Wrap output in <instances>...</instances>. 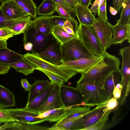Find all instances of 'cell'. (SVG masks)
<instances>
[{"mask_svg": "<svg viewBox=\"0 0 130 130\" xmlns=\"http://www.w3.org/2000/svg\"><path fill=\"white\" fill-rule=\"evenodd\" d=\"M24 57L23 55L19 54L7 47L0 48V64L9 66L19 61Z\"/></svg>", "mask_w": 130, "mask_h": 130, "instance_id": "d6986e66", "label": "cell"}, {"mask_svg": "<svg viewBox=\"0 0 130 130\" xmlns=\"http://www.w3.org/2000/svg\"><path fill=\"white\" fill-rule=\"evenodd\" d=\"M117 99L113 96L109 100L106 105V112L114 109L118 105Z\"/></svg>", "mask_w": 130, "mask_h": 130, "instance_id": "60d3db41", "label": "cell"}, {"mask_svg": "<svg viewBox=\"0 0 130 130\" xmlns=\"http://www.w3.org/2000/svg\"><path fill=\"white\" fill-rule=\"evenodd\" d=\"M121 91L115 86L113 91V96L116 99H119L121 96Z\"/></svg>", "mask_w": 130, "mask_h": 130, "instance_id": "c3c4849f", "label": "cell"}, {"mask_svg": "<svg viewBox=\"0 0 130 130\" xmlns=\"http://www.w3.org/2000/svg\"><path fill=\"white\" fill-rule=\"evenodd\" d=\"M10 0H0V1L2 3H4Z\"/></svg>", "mask_w": 130, "mask_h": 130, "instance_id": "11a10c76", "label": "cell"}, {"mask_svg": "<svg viewBox=\"0 0 130 130\" xmlns=\"http://www.w3.org/2000/svg\"><path fill=\"white\" fill-rule=\"evenodd\" d=\"M32 18L31 16H28L25 20L17 24L11 29L17 32L18 35L23 33L30 25Z\"/></svg>", "mask_w": 130, "mask_h": 130, "instance_id": "1f68e13d", "label": "cell"}, {"mask_svg": "<svg viewBox=\"0 0 130 130\" xmlns=\"http://www.w3.org/2000/svg\"><path fill=\"white\" fill-rule=\"evenodd\" d=\"M6 109L16 122L21 124H36L46 121L45 117L41 118L39 116L41 114L31 110L25 107Z\"/></svg>", "mask_w": 130, "mask_h": 130, "instance_id": "ba28073f", "label": "cell"}, {"mask_svg": "<svg viewBox=\"0 0 130 130\" xmlns=\"http://www.w3.org/2000/svg\"><path fill=\"white\" fill-rule=\"evenodd\" d=\"M0 10L5 15L11 19H17L30 15L23 10L13 0L2 3L0 6Z\"/></svg>", "mask_w": 130, "mask_h": 130, "instance_id": "5bb4252c", "label": "cell"}, {"mask_svg": "<svg viewBox=\"0 0 130 130\" xmlns=\"http://www.w3.org/2000/svg\"><path fill=\"white\" fill-rule=\"evenodd\" d=\"M53 26L58 25L62 27H69L77 32L78 22L75 19L67 18L57 15L50 16Z\"/></svg>", "mask_w": 130, "mask_h": 130, "instance_id": "cb8c5ba5", "label": "cell"}, {"mask_svg": "<svg viewBox=\"0 0 130 130\" xmlns=\"http://www.w3.org/2000/svg\"><path fill=\"white\" fill-rule=\"evenodd\" d=\"M121 8L120 17L117 22L122 25H130V0H125Z\"/></svg>", "mask_w": 130, "mask_h": 130, "instance_id": "f1b7e54d", "label": "cell"}, {"mask_svg": "<svg viewBox=\"0 0 130 130\" xmlns=\"http://www.w3.org/2000/svg\"><path fill=\"white\" fill-rule=\"evenodd\" d=\"M23 130V124L16 121L9 122L0 126V130Z\"/></svg>", "mask_w": 130, "mask_h": 130, "instance_id": "836d02e7", "label": "cell"}, {"mask_svg": "<svg viewBox=\"0 0 130 130\" xmlns=\"http://www.w3.org/2000/svg\"><path fill=\"white\" fill-rule=\"evenodd\" d=\"M48 36H44L30 25L23 33L24 44L28 42L31 43L33 47L31 51L32 53H38L50 45L48 44Z\"/></svg>", "mask_w": 130, "mask_h": 130, "instance_id": "52a82bcc", "label": "cell"}, {"mask_svg": "<svg viewBox=\"0 0 130 130\" xmlns=\"http://www.w3.org/2000/svg\"><path fill=\"white\" fill-rule=\"evenodd\" d=\"M23 130H48V127L36 124H22Z\"/></svg>", "mask_w": 130, "mask_h": 130, "instance_id": "ab89813d", "label": "cell"}, {"mask_svg": "<svg viewBox=\"0 0 130 130\" xmlns=\"http://www.w3.org/2000/svg\"><path fill=\"white\" fill-rule=\"evenodd\" d=\"M67 108L63 107L49 110V114L45 117L46 121L50 122H57L65 116Z\"/></svg>", "mask_w": 130, "mask_h": 130, "instance_id": "4dcf8cb0", "label": "cell"}, {"mask_svg": "<svg viewBox=\"0 0 130 130\" xmlns=\"http://www.w3.org/2000/svg\"><path fill=\"white\" fill-rule=\"evenodd\" d=\"M106 1L107 0H104L103 3L99 8L97 13L98 17L104 21L107 20L106 15Z\"/></svg>", "mask_w": 130, "mask_h": 130, "instance_id": "f35d334b", "label": "cell"}, {"mask_svg": "<svg viewBox=\"0 0 130 130\" xmlns=\"http://www.w3.org/2000/svg\"><path fill=\"white\" fill-rule=\"evenodd\" d=\"M104 0H95L93 2L90 9L91 13H97L98 8L103 3Z\"/></svg>", "mask_w": 130, "mask_h": 130, "instance_id": "7bdbcfd3", "label": "cell"}, {"mask_svg": "<svg viewBox=\"0 0 130 130\" xmlns=\"http://www.w3.org/2000/svg\"><path fill=\"white\" fill-rule=\"evenodd\" d=\"M60 45L58 42L51 44L43 51L36 53L39 57L46 61L55 65H59L62 63Z\"/></svg>", "mask_w": 130, "mask_h": 130, "instance_id": "4fadbf2b", "label": "cell"}, {"mask_svg": "<svg viewBox=\"0 0 130 130\" xmlns=\"http://www.w3.org/2000/svg\"><path fill=\"white\" fill-rule=\"evenodd\" d=\"M51 83L30 103L26 104L25 107L31 110L39 112V108L46 100L52 90L53 84Z\"/></svg>", "mask_w": 130, "mask_h": 130, "instance_id": "ffe728a7", "label": "cell"}, {"mask_svg": "<svg viewBox=\"0 0 130 130\" xmlns=\"http://www.w3.org/2000/svg\"><path fill=\"white\" fill-rule=\"evenodd\" d=\"M112 44H121L125 40L130 42V25H123L117 22L114 26Z\"/></svg>", "mask_w": 130, "mask_h": 130, "instance_id": "9a60e30c", "label": "cell"}, {"mask_svg": "<svg viewBox=\"0 0 130 130\" xmlns=\"http://www.w3.org/2000/svg\"><path fill=\"white\" fill-rule=\"evenodd\" d=\"M10 69L9 66L0 64V75L7 73Z\"/></svg>", "mask_w": 130, "mask_h": 130, "instance_id": "bcb514c9", "label": "cell"}, {"mask_svg": "<svg viewBox=\"0 0 130 130\" xmlns=\"http://www.w3.org/2000/svg\"><path fill=\"white\" fill-rule=\"evenodd\" d=\"M9 66L14 69L17 72L22 73L26 76L33 73L35 70L33 66L24 57L19 61Z\"/></svg>", "mask_w": 130, "mask_h": 130, "instance_id": "d4e9b609", "label": "cell"}, {"mask_svg": "<svg viewBox=\"0 0 130 130\" xmlns=\"http://www.w3.org/2000/svg\"><path fill=\"white\" fill-rule=\"evenodd\" d=\"M25 50L27 51H31L33 48V44L30 42H27L24 44Z\"/></svg>", "mask_w": 130, "mask_h": 130, "instance_id": "681fc988", "label": "cell"}, {"mask_svg": "<svg viewBox=\"0 0 130 130\" xmlns=\"http://www.w3.org/2000/svg\"><path fill=\"white\" fill-rule=\"evenodd\" d=\"M91 26L95 32L104 48L106 50L112 45V32L114 26L107 21L99 17Z\"/></svg>", "mask_w": 130, "mask_h": 130, "instance_id": "9c48e42d", "label": "cell"}, {"mask_svg": "<svg viewBox=\"0 0 130 130\" xmlns=\"http://www.w3.org/2000/svg\"><path fill=\"white\" fill-rule=\"evenodd\" d=\"M61 60L63 62L73 60L93 57L78 37L72 39L60 45Z\"/></svg>", "mask_w": 130, "mask_h": 130, "instance_id": "5b68a950", "label": "cell"}, {"mask_svg": "<svg viewBox=\"0 0 130 130\" xmlns=\"http://www.w3.org/2000/svg\"><path fill=\"white\" fill-rule=\"evenodd\" d=\"M112 110L106 111L103 117L95 124L88 128L86 130H101L108 119L109 116Z\"/></svg>", "mask_w": 130, "mask_h": 130, "instance_id": "d6a6232c", "label": "cell"}, {"mask_svg": "<svg viewBox=\"0 0 130 130\" xmlns=\"http://www.w3.org/2000/svg\"><path fill=\"white\" fill-rule=\"evenodd\" d=\"M91 106L87 105L80 106L78 105L70 108H67L65 116L57 122L56 123H62L71 119L84 115L90 110Z\"/></svg>", "mask_w": 130, "mask_h": 130, "instance_id": "44dd1931", "label": "cell"}, {"mask_svg": "<svg viewBox=\"0 0 130 130\" xmlns=\"http://www.w3.org/2000/svg\"><path fill=\"white\" fill-rule=\"evenodd\" d=\"M60 92L62 102L65 107L84 105L83 97L76 87L62 84L60 85Z\"/></svg>", "mask_w": 130, "mask_h": 130, "instance_id": "30bf717a", "label": "cell"}, {"mask_svg": "<svg viewBox=\"0 0 130 130\" xmlns=\"http://www.w3.org/2000/svg\"><path fill=\"white\" fill-rule=\"evenodd\" d=\"M15 104L13 93L0 84V107L6 108L15 106Z\"/></svg>", "mask_w": 130, "mask_h": 130, "instance_id": "603a6c76", "label": "cell"}, {"mask_svg": "<svg viewBox=\"0 0 130 130\" xmlns=\"http://www.w3.org/2000/svg\"><path fill=\"white\" fill-rule=\"evenodd\" d=\"M11 121H16L11 116L6 109L0 107V124Z\"/></svg>", "mask_w": 130, "mask_h": 130, "instance_id": "d590c367", "label": "cell"}, {"mask_svg": "<svg viewBox=\"0 0 130 130\" xmlns=\"http://www.w3.org/2000/svg\"><path fill=\"white\" fill-rule=\"evenodd\" d=\"M56 11L60 16L67 18H72L70 15L63 8L56 3Z\"/></svg>", "mask_w": 130, "mask_h": 130, "instance_id": "b9f144b4", "label": "cell"}, {"mask_svg": "<svg viewBox=\"0 0 130 130\" xmlns=\"http://www.w3.org/2000/svg\"><path fill=\"white\" fill-rule=\"evenodd\" d=\"M48 80H35L29 90L27 104L30 103L34 98L42 92L51 84Z\"/></svg>", "mask_w": 130, "mask_h": 130, "instance_id": "7402d4cb", "label": "cell"}, {"mask_svg": "<svg viewBox=\"0 0 130 130\" xmlns=\"http://www.w3.org/2000/svg\"><path fill=\"white\" fill-rule=\"evenodd\" d=\"M81 4L88 7L91 4L92 0H80Z\"/></svg>", "mask_w": 130, "mask_h": 130, "instance_id": "816d5d0a", "label": "cell"}, {"mask_svg": "<svg viewBox=\"0 0 130 130\" xmlns=\"http://www.w3.org/2000/svg\"><path fill=\"white\" fill-rule=\"evenodd\" d=\"M23 56L35 70L41 68L51 72L61 77L65 83L67 82L70 78L78 73L75 71L59 67L46 61L36 53H27Z\"/></svg>", "mask_w": 130, "mask_h": 130, "instance_id": "277c9868", "label": "cell"}, {"mask_svg": "<svg viewBox=\"0 0 130 130\" xmlns=\"http://www.w3.org/2000/svg\"><path fill=\"white\" fill-rule=\"evenodd\" d=\"M30 25L45 36L51 34L53 26L49 16H41L31 21Z\"/></svg>", "mask_w": 130, "mask_h": 130, "instance_id": "e0dca14e", "label": "cell"}, {"mask_svg": "<svg viewBox=\"0 0 130 130\" xmlns=\"http://www.w3.org/2000/svg\"><path fill=\"white\" fill-rule=\"evenodd\" d=\"M51 81L53 84L52 88L46 100L39 109V112L41 114L52 109L65 107L61 97V85Z\"/></svg>", "mask_w": 130, "mask_h": 130, "instance_id": "7c38bea8", "label": "cell"}, {"mask_svg": "<svg viewBox=\"0 0 130 130\" xmlns=\"http://www.w3.org/2000/svg\"><path fill=\"white\" fill-rule=\"evenodd\" d=\"M125 0H112V5L114 8L119 12L122 7V4Z\"/></svg>", "mask_w": 130, "mask_h": 130, "instance_id": "ee69618b", "label": "cell"}, {"mask_svg": "<svg viewBox=\"0 0 130 130\" xmlns=\"http://www.w3.org/2000/svg\"><path fill=\"white\" fill-rule=\"evenodd\" d=\"M63 8L73 19H75V8L68 4L64 0H52Z\"/></svg>", "mask_w": 130, "mask_h": 130, "instance_id": "e575fe53", "label": "cell"}, {"mask_svg": "<svg viewBox=\"0 0 130 130\" xmlns=\"http://www.w3.org/2000/svg\"><path fill=\"white\" fill-rule=\"evenodd\" d=\"M51 34L61 44L78 36L67 33L63 27L58 25L53 26Z\"/></svg>", "mask_w": 130, "mask_h": 130, "instance_id": "484cf974", "label": "cell"}, {"mask_svg": "<svg viewBox=\"0 0 130 130\" xmlns=\"http://www.w3.org/2000/svg\"><path fill=\"white\" fill-rule=\"evenodd\" d=\"M115 87L116 88L118 89L121 91L122 86L121 83H119L117 84Z\"/></svg>", "mask_w": 130, "mask_h": 130, "instance_id": "db71d44e", "label": "cell"}, {"mask_svg": "<svg viewBox=\"0 0 130 130\" xmlns=\"http://www.w3.org/2000/svg\"><path fill=\"white\" fill-rule=\"evenodd\" d=\"M106 104L97 106L88 112L76 117L72 121L69 130H86L95 124L106 112Z\"/></svg>", "mask_w": 130, "mask_h": 130, "instance_id": "8992f818", "label": "cell"}, {"mask_svg": "<svg viewBox=\"0 0 130 130\" xmlns=\"http://www.w3.org/2000/svg\"><path fill=\"white\" fill-rule=\"evenodd\" d=\"M36 70L40 71L46 74L51 80H53L60 85L64 84L63 79L58 76L48 71L41 68H37Z\"/></svg>", "mask_w": 130, "mask_h": 130, "instance_id": "8d00e7d4", "label": "cell"}, {"mask_svg": "<svg viewBox=\"0 0 130 130\" xmlns=\"http://www.w3.org/2000/svg\"><path fill=\"white\" fill-rule=\"evenodd\" d=\"M74 8L75 14L80 24L87 26H91L93 24L96 18L88 7L80 4Z\"/></svg>", "mask_w": 130, "mask_h": 130, "instance_id": "2e32d148", "label": "cell"}, {"mask_svg": "<svg viewBox=\"0 0 130 130\" xmlns=\"http://www.w3.org/2000/svg\"><path fill=\"white\" fill-rule=\"evenodd\" d=\"M77 34L83 44L93 57H100L103 56L106 50L91 26L79 24Z\"/></svg>", "mask_w": 130, "mask_h": 130, "instance_id": "3957f363", "label": "cell"}, {"mask_svg": "<svg viewBox=\"0 0 130 130\" xmlns=\"http://www.w3.org/2000/svg\"><path fill=\"white\" fill-rule=\"evenodd\" d=\"M120 63L118 58L106 51L99 61L86 73L82 74L76 83L105 82L113 72L119 69Z\"/></svg>", "mask_w": 130, "mask_h": 130, "instance_id": "6da1fadb", "label": "cell"}, {"mask_svg": "<svg viewBox=\"0 0 130 130\" xmlns=\"http://www.w3.org/2000/svg\"><path fill=\"white\" fill-rule=\"evenodd\" d=\"M25 12L34 19L37 17V7L33 0H13Z\"/></svg>", "mask_w": 130, "mask_h": 130, "instance_id": "83f0119b", "label": "cell"}, {"mask_svg": "<svg viewBox=\"0 0 130 130\" xmlns=\"http://www.w3.org/2000/svg\"><path fill=\"white\" fill-rule=\"evenodd\" d=\"M103 57L79 58L64 62L58 66L75 71L82 75L87 72L99 61Z\"/></svg>", "mask_w": 130, "mask_h": 130, "instance_id": "8fae6325", "label": "cell"}, {"mask_svg": "<svg viewBox=\"0 0 130 130\" xmlns=\"http://www.w3.org/2000/svg\"><path fill=\"white\" fill-rule=\"evenodd\" d=\"M56 11V3L52 0H43L36 9L37 14L42 16L51 15Z\"/></svg>", "mask_w": 130, "mask_h": 130, "instance_id": "4316f807", "label": "cell"}, {"mask_svg": "<svg viewBox=\"0 0 130 130\" xmlns=\"http://www.w3.org/2000/svg\"><path fill=\"white\" fill-rule=\"evenodd\" d=\"M109 11L110 13L113 15H116L118 13L116 9L110 6H109Z\"/></svg>", "mask_w": 130, "mask_h": 130, "instance_id": "f5cc1de1", "label": "cell"}, {"mask_svg": "<svg viewBox=\"0 0 130 130\" xmlns=\"http://www.w3.org/2000/svg\"><path fill=\"white\" fill-rule=\"evenodd\" d=\"M71 7L75 8L78 5L81 4L80 0H64Z\"/></svg>", "mask_w": 130, "mask_h": 130, "instance_id": "7dc6e473", "label": "cell"}, {"mask_svg": "<svg viewBox=\"0 0 130 130\" xmlns=\"http://www.w3.org/2000/svg\"><path fill=\"white\" fill-rule=\"evenodd\" d=\"M28 16L29 15L22 17L17 19H11L5 15L0 10V28L8 27L11 28L17 24L25 20Z\"/></svg>", "mask_w": 130, "mask_h": 130, "instance_id": "f546056e", "label": "cell"}, {"mask_svg": "<svg viewBox=\"0 0 130 130\" xmlns=\"http://www.w3.org/2000/svg\"><path fill=\"white\" fill-rule=\"evenodd\" d=\"M8 39L0 37V48L3 47H7V41Z\"/></svg>", "mask_w": 130, "mask_h": 130, "instance_id": "f907efd6", "label": "cell"}, {"mask_svg": "<svg viewBox=\"0 0 130 130\" xmlns=\"http://www.w3.org/2000/svg\"><path fill=\"white\" fill-rule=\"evenodd\" d=\"M21 85L27 92L30 89L32 85L30 84L26 79H22L21 80Z\"/></svg>", "mask_w": 130, "mask_h": 130, "instance_id": "f6af8a7d", "label": "cell"}, {"mask_svg": "<svg viewBox=\"0 0 130 130\" xmlns=\"http://www.w3.org/2000/svg\"><path fill=\"white\" fill-rule=\"evenodd\" d=\"M17 35H18L17 32L10 28H0V37L8 39Z\"/></svg>", "mask_w": 130, "mask_h": 130, "instance_id": "74e56055", "label": "cell"}, {"mask_svg": "<svg viewBox=\"0 0 130 130\" xmlns=\"http://www.w3.org/2000/svg\"><path fill=\"white\" fill-rule=\"evenodd\" d=\"M105 83L84 82L77 84L84 105L97 106L107 103L109 99L104 88Z\"/></svg>", "mask_w": 130, "mask_h": 130, "instance_id": "7a4b0ae2", "label": "cell"}, {"mask_svg": "<svg viewBox=\"0 0 130 130\" xmlns=\"http://www.w3.org/2000/svg\"><path fill=\"white\" fill-rule=\"evenodd\" d=\"M122 79V74L119 69L113 72L106 80L104 88L109 100L113 96L114 88L117 84L121 83Z\"/></svg>", "mask_w": 130, "mask_h": 130, "instance_id": "ac0fdd59", "label": "cell"}]
</instances>
